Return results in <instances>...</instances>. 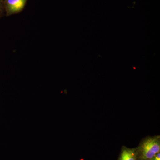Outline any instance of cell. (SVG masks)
I'll return each mask as SVG.
<instances>
[{"instance_id": "cell-1", "label": "cell", "mask_w": 160, "mask_h": 160, "mask_svg": "<svg viewBox=\"0 0 160 160\" xmlns=\"http://www.w3.org/2000/svg\"><path fill=\"white\" fill-rule=\"evenodd\" d=\"M137 160H149L160 152V136H147L136 147Z\"/></svg>"}, {"instance_id": "cell-2", "label": "cell", "mask_w": 160, "mask_h": 160, "mask_svg": "<svg viewBox=\"0 0 160 160\" xmlns=\"http://www.w3.org/2000/svg\"><path fill=\"white\" fill-rule=\"evenodd\" d=\"M26 0H6V9L10 14L19 12L25 6Z\"/></svg>"}, {"instance_id": "cell-3", "label": "cell", "mask_w": 160, "mask_h": 160, "mask_svg": "<svg viewBox=\"0 0 160 160\" xmlns=\"http://www.w3.org/2000/svg\"><path fill=\"white\" fill-rule=\"evenodd\" d=\"M117 160H137V148H130L122 146Z\"/></svg>"}, {"instance_id": "cell-4", "label": "cell", "mask_w": 160, "mask_h": 160, "mask_svg": "<svg viewBox=\"0 0 160 160\" xmlns=\"http://www.w3.org/2000/svg\"><path fill=\"white\" fill-rule=\"evenodd\" d=\"M149 160H160V152L156 155L154 157Z\"/></svg>"}, {"instance_id": "cell-5", "label": "cell", "mask_w": 160, "mask_h": 160, "mask_svg": "<svg viewBox=\"0 0 160 160\" xmlns=\"http://www.w3.org/2000/svg\"><path fill=\"white\" fill-rule=\"evenodd\" d=\"M0 3H1V0H0Z\"/></svg>"}]
</instances>
